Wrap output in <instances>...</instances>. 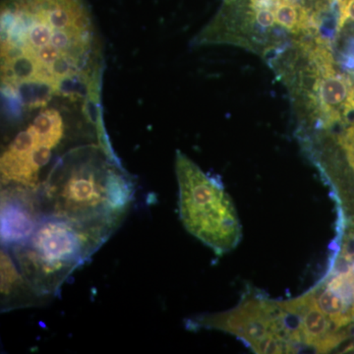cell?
I'll return each instance as SVG.
<instances>
[{
    "label": "cell",
    "mask_w": 354,
    "mask_h": 354,
    "mask_svg": "<svg viewBox=\"0 0 354 354\" xmlns=\"http://www.w3.org/2000/svg\"><path fill=\"white\" fill-rule=\"evenodd\" d=\"M104 48L87 0H2V95L21 111L62 100L102 113Z\"/></svg>",
    "instance_id": "cell-1"
},
{
    "label": "cell",
    "mask_w": 354,
    "mask_h": 354,
    "mask_svg": "<svg viewBox=\"0 0 354 354\" xmlns=\"http://www.w3.org/2000/svg\"><path fill=\"white\" fill-rule=\"evenodd\" d=\"M135 195V183L113 149L99 141L73 147L55 162L39 192L43 216L113 232Z\"/></svg>",
    "instance_id": "cell-2"
},
{
    "label": "cell",
    "mask_w": 354,
    "mask_h": 354,
    "mask_svg": "<svg viewBox=\"0 0 354 354\" xmlns=\"http://www.w3.org/2000/svg\"><path fill=\"white\" fill-rule=\"evenodd\" d=\"M288 91L304 140L354 111V71L335 57L322 32L298 39L269 62Z\"/></svg>",
    "instance_id": "cell-3"
},
{
    "label": "cell",
    "mask_w": 354,
    "mask_h": 354,
    "mask_svg": "<svg viewBox=\"0 0 354 354\" xmlns=\"http://www.w3.org/2000/svg\"><path fill=\"white\" fill-rule=\"evenodd\" d=\"M113 234L104 228L43 216L24 241L6 249L35 290L50 299Z\"/></svg>",
    "instance_id": "cell-4"
},
{
    "label": "cell",
    "mask_w": 354,
    "mask_h": 354,
    "mask_svg": "<svg viewBox=\"0 0 354 354\" xmlns=\"http://www.w3.org/2000/svg\"><path fill=\"white\" fill-rule=\"evenodd\" d=\"M19 131L2 147L0 157L1 190L38 194L55 162L79 141L59 104L38 109Z\"/></svg>",
    "instance_id": "cell-5"
},
{
    "label": "cell",
    "mask_w": 354,
    "mask_h": 354,
    "mask_svg": "<svg viewBox=\"0 0 354 354\" xmlns=\"http://www.w3.org/2000/svg\"><path fill=\"white\" fill-rule=\"evenodd\" d=\"M179 216L185 230L218 256L241 243L242 227L230 195L185 153L177 151Z\"/></svg>",
    "instance_id": "cell-6"
},
{
    "label": "cell",
    "mask_w": 354,
    "mask_h": 354,
    "mask_svg": "<svg viewBox=\"0 0 354 354\" xmlns=\"http://www.w3.org/2000/svg\"><path fill=\"white\" fill-rule=\"evenodd\" d=\"M186 328L221 330L234 335L255 353L304 351L295 316L281 308L279 301L251 291L232 309L188 319Z\"/></svg>",
    "instance_id": "cell-7"
},
{
    "label": "cell",
    "mask_w": 354,
    "mask_h": 354,
    "mask_svg": "<svg viewBox=\"0 0 354 354\" xmlns=\"http://www.w3.org/2000/svg\"><path fill=\"white\" fill-rule=\"evenodd\" d=\"M304 142L332 187L341 211L339 225L344 227L354 218V113Z\"/></svg>",
    "instance_id": "cell-8"
},
{
    "label": "cell",
    "mask_w": 354,
    "mask_h": 354,
    "mask_svg": "<svg viewBox=\"0 0 354 354\" xmlns=\"http://www.w3.org/2000/svg\"><path fill=\"white\" fill-rule=\"evenodd\" d=\"M337 330L354 335V246L342 241L325 278L309 290Z\"/></svg>",
    "instance_id": "cell-9"
},
{
    "label": "cell",
    "mask_w": 354,
    "mask_h": 354,
    "mask_svg": "<svg viewBox=\"0 0 354 354\" xmlns=\"http://www.w3.org/2000/svg\"><path fill=\"white\" fill-rule=\"evenodd\" d=\"M281 308L297 318L302 346L305 351L328 353L348 344L346 351H354V335L337 330L318 308L311 293L279 301Z\"/></svg>",
    "instance_id": "cell-10"
},
{
    "label": "cell",
    "mask_w": 354,
    "mask_h": 354,
    "mask_svg": "<svg viewBox=\"0 0 354 354\" xmlns=\"http://www.w3.org/2000/svg\"><path fill=\"white\" fill-rule=\"evenodd\" d=\"M39 195L1 190V244L9 248L24 241L41 220Z\"/></svg>",
    "instance_id": "cell-11"
},
{
    "label": "cell",
    "mask_w": 354,
    "mask_h": 354,
    "mask_svg": "<svg viewBox=\"0 0 354 354\" xmlns=\"http://www.w3.org/2000/svg\"><path fill=\"white\" fill-rule=\"evenodd\" d=\"M0 277L1 312L41 306L50 300L35 290L23 276L10 251L4 247L1 248L0 256Z\"/></svg>",
    "instance_id": "cell-12"
},
{
    "label": "cell",
    "mask_w": 354,
    "mask_h": 354,
    "mask_svg": "<svg viewBox=\"0 0 354 354\" xmlns=\"http://www.w3.org/2000/svg\"><path fill=\"white\" fill-rule=\"evenodd\" d=\"M329 11L335 32L354 23V0H329Z\"/></svg>",
    "instance_id": "cell-13"
},
{
    "label": "cell",
    "mask_w": 354,
    "mask_h": 354,
    "mask_svg": "<svg viewBox=\"0 0 354 354\" xmlns=\"http://www.w3.org/2000/svg\"><path fill=\"white\" fill-rule=\"evenodd\" d=\"M342 237L348 239L349 241L354 244V218L349 220L344 225V234Z\"/></svg>",
    "instance_id": "cell-14"
}]
</instances>
